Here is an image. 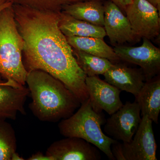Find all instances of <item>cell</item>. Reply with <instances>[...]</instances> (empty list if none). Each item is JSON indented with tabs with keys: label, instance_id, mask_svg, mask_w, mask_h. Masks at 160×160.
I'll return each instance as SVG.
<instances>
[{
	"label": "cell",
	"instance_id": "1",
	"mask_svg": "<svg viewBox=\"0 0 160 160\" xmlns=\"http://www.w3.org/2000/svg\"><path fill=\"white\" fill-rule=\"evenodd\" d=\"M18 29L24 41L23 64L27 71L40 70L60 80L82 103L89 95L87 76L59 27L61 11L12 5Z\"/></svg>",
	"mask_w": 160,
	"mask_h": 160
},
{
	"label": "cell",
	"instance_id": "2",
	"mask_svg": "<svg viewBox=\"0 0 160 160\" xmlns=\"http://www.w3.org/2000/svg\"><path fill=\"white\" fill-rule=\"evenodd\" d=\"M27 84L32 102L29 108L42 122H56L71 116L81 105L62 82L46 72H28Z\"/></svg>",
	"mask_w": 160,
	"mask_h": 160
},
{
	"label": "cell",
	"instance_id": "3",
	"mask_svg": "<svg viewBox=\"0 0 160 160\" xmlns=\"http://www.w3.org/2000/svg\"><path fill=\"white\" fill-rule=\"evenodd\" d=\"M24 47L12 5L0 11V77L5 81L26 85L28 72L23 62Z\"/></svg>",
	"mask_w": 160,
	"mask_h": 160
},
{
	"label": "cell",
	"instance_id": "4",
	"mask_svg": "<svg viewBox=\"0 0 160 160\" xmlns=\"http://www.w3.org/2000/svg\"><path fill=\"white\" fill-rule=\"evenodd\" d=\"M104 122L102 112L93 110L89 98L81 103L77 111L71 116L60 121L58 127L60 133L65 137L83 139L102 152L109 159L115 160L111 146L117 140L103 132L102 126Z\"/></svg>",
	"mask_w": 160,
	"mask_h": 160
},
{
	"label": "cell",
	"instance_id": "5",
	"mask_svg": "<svg viewBox=\"0 0 160 160\" xmlns=\"http://www.w3.org/2000/svg\"><path fill=\"white\" fill-rule=\"evenodd\" d=\"M125 11L132 30L138 37L151 41L159 37L160 11L148 0H132Z\"/></svg>",
	"mask_w": 160,
	"mask_h": 160
},
{
	"label": "cell",
	"instance_id": "6",
	"mask_svg": "<svg viewBox=\"0 0 160 160\" xmlns=\"http://www.w3.org/2000/svg\"><path fill=\"white\" fill-rule=\"evenodd\" d=\"M141 46H115L113 49L120 60L140 66L146 81H149L160 72V49L150 40L143 38Z\"/></svg>",
	"mask_w": 160,
	"mask_h": 160
},
{
	"label": "cell",
	"instance_id": "7",
	"mask_svg": "<svg viewBox=\"0 0 160 160\" xmlns=\"http://www.w3.org/2000/svg\"><path fill=\"white\" fill-rule=\"evenodd\" d=\"M106 120L104 132L109 137L123 142L132 139L142 121L141 110L136 101L126 102Z\"/></svg>",
	"mask_w": 160,
	"mask_h": 160
},
{
	"label": "cell",
	"instance_id": "8",
	"mask_svg": "<svg viewBox=\"0 0 160 160\" xmlns=\"http://www.w3.org/2000/svg\"><path fill=\"white\" fill-rule=\"evenodd\" d=\"M105 16L104 27L112 45L124 46L126 43L134 44L141 38L133 32L127 18L122 10L111 0L104 4Z\"/></svg>",
	"mask_w": 160,
	"mask_h": 160
},
{
	"label": "cell",
	"instance_id": "9",
	"mask_svg": "<svg viewBox=\"0 0 160 160\" xmlns=\"http://www.w3.org/2000/svg\"><path fill=\"white\" fill-rule=\"evenodd\" d=\"M152 122L143 116L138 130L129 142L122 143L125 160H157V146Z\"/></svg>",
	"mask_w": 160,
	"mask_h": 160
},
{
	"label": "cell",
	"instance_id": "10",
	"mask_svg": "<svg viewBox=\"0 0 160 160\" xmlns=\"http://www.w3.org/2000/svg\"><path fill=\"white\" fill-rule=\"evenodd\" d=\"M99 149L76 137H66L52 143L46 154L52 160H100Z\"/></svg>",
	"mask_w": 160,
	"mask_h": 160
},
{
	"label": "cell",
	"instance_id": "11",
	"mask_svg": "<svg viewBox=\"0 0 160 160\" xmlns=\"http://www.w3.org/2000/svg\"><path fill=\"white\" fill-rule=\"evenodd\" d=\"M86 83L91 106L95 111H106L109 115L118 110L123 104L120 98L121 90L98 76L87 77Z\"/></svg>",
	"mask_w": 160,
	"mask_h": 160
},
{
	"label": "cell",
	"instance_id": "12",
	"mask_svg": "<svg viewBox=\"0 0 160 160\" xmlns=\"http://www.w3.org/2000/svg\"><path fill=\"white\" fill-rule=\"evenodd\" d=\"M29 94L28 88L13 81L0 84V119L15 120L18 112L26 114L25 104Z\"/></svg>",
	"mask_w": 160,
	"mask_h": 160
},
{
	"label": "cell",
	"instance_id": "13",
	"mask_svg": "<svg viewBox=\"0 0 160 160\" xmlns=\"http://www.w3.org/2000/svg\"><path fill=\"white\" fill-rule=\"evenodd\" d=\"M105 81L121 91L137 95L146 82L142 70L119 62L113 63L103 74Z\"/></svg>",
	"mask_w": 160,
	"mask_h": 160
},
{
	"label": "cell",
	"instance_id": "14",
	"mask_svg": "<svg viewBox=\"0 0 160 160\" xmlns=\"http://www.w3.org/2000/svg\"><path fill=\"white\" fill-rule=\"evenodd\" d=\"M135 97L139 106L141 115L146 116L158 124L160 111V74L146 81Z\"/></svg>",
	"mask_w": 160,
	"mask_h": 160
},
{
	"label": "cell",
	"instance_id": "15",
	"mask_svg": "<svg viewBox=\"0 0 160 160\" xmlns=\"http://www.w3.org/2000/svg\"><path fill=\"white\" fill-rule=\"evenodd\" d=\"M102 0L80 1L63 6L61 11L78 19L104 26L105 7Z\"/></svg>",
	"mask_w": 160,
	"mask_h": 160
},
{
	"label": "cell",
	"instance_id": "16",
	"mask_svg": "<svg viewBox=\"0 0 160 160\" xmlns=\"http://www.w3.org/2000/svg\"><path fill=\"white\" fill-rule=\"evenodd\" d=\"M59 27L66 37H95L104 39L106 36L104 27L78 19L61 11Z\"/></svg>",
	"mask_w": 160,
	"mask_h": 160
},
{
	"label": "cell",
	"instance_id": "17",
	"mask_svg": "<svg viewBox=\"0 0 160 160\" xmlns=\"http://www.w3.org/2000/svg\"><path fill=\"white\" fill-rule=\"evenodd\" d=\"M72 49L89 54L105 58L112 63L121 61L114 49L107 45L104 39L95 37H66Z\"/></svg>",
	"mask_w": 160,
	"mask_h": 160
},
{
	"label": "cell",
	"instance_id": "18",
	"mask_svg": "<svg viewBox=\"0 0 160 160\" xmlns=\"http://www.w3.org/2000/svg\"><path fill=\"white\" fill-rule=\"evenodd\" d=\"M73 52L79 66L87 77L103 75L113 64L105 58L89 54L84 52L73 49Z\"/></svg>",
	"mask_w": 160,
	"mask_h": 160
},
{
	"label": "cell",
	"instance_id": "19",
	"mask_svg": "<svg viewBox=\"0 0 160 160\" xmlns=\"http://www.w3.org/2000/svg\"><path fill=\"white\" fill-rule=\"evenodd\" d=\"M17 148L15 132L11 124L0 119V160H11Z\"/></svg>",
	"mask_w": 160,
	"mask_h": 160
},
{
	"label": "cell",
	"instance_id": "20",
	"mask_svg": "<svg viewBox=\"0 0 160 160\" xmlns=\"http://www.w3.org/2000/svg\"><path fill=\"white\" fill-rule=\"evenodd\" d=\"M12 4L42 10L60 11L63 6L86 0H9Z\"/></svg>",
	"mask_w": 160,
	"mask_h": 160
},
{
	"label": "cell",
	"instance_id": "21",
	"mask_svg": "<svg viewBox=\"0 0 160 160\" xmlns=\"http://www.w3.org/2000/svg\"><path fill=\"white\" fill-rule=\"evenodd\" d=\"M111 150L115 159L116 160H125L123 155L122 143L117 141L113 143L111 146Z\"/></svg>",
	"mask_w": 160,
	"mask_h": 160
},
{
	"label": "cell",
	"instance_id": "22",
	"mask_svg": "<svg viewBox=\"0 0 160 160\" xmlns=\"http://www.w3.org/2000/svg\"><path fill=\"white\" fill-rule=\"evenodd\" d=\"M28 160H52L51 158L49 157L46 154L44 155L41 152H38L36 153L32 154L31 156L28 158Z\"/></svg>",
	"mask_w": 160,
	"mask_h": 160
},
{
	"label": "cell",
	"instance_id": "23",
	"mask_svg": "<svg viewBox=\"0 0 160 160\" xmlns=\"http://www.w3.org/2000/svg\"><path fill=\"white\" fill-rule=\"evenodd\" d=\"M121 9L125 11L126 6L132 2V0H111Z\"/></svg>",
	"mask_w": 160,
	"mask_h": 160
},
{
	"label": "cell",
	"instance_id": "24",
	"mask_svg": "<svg viewBox=\"0 0 160 160\" xmlns=\"http://www.w3.org/2000/svg\"><path fill=\"white\" fill-rule=\"evenodd\" d=\"M12 5V3L9 0H0V11L6 7ZM2 82H0V84Z\"/></svg>",
	"mask_w": 160,
	"mask_h": 160
},
{
	"label": "cell",
	"instance_id": "25",
	"mask_svg": "<svg viewBox=\"0 0 160 160\" xmlns=\"http://www.w3.org/2000/svg\"><path fill=\"white\" fill-rule=\"evenodd\" d=\"M153 6H155L160 11V0H148Z\"/></svg>",
	"mask_w": 160,
	"mask_h": 160
},
{
	"label": "cell",
	"instance_id": "26",
	"mask_svg": "<svg viewBox=\"0 0 160 160\" xmlns=\"http://www.w3.org/2000/svg\"><path fill=\"white\" fill-rule=\"evenodd\" d=\"M25 159L21 157V156L17 153L16 152H15L14 154L12 155V157L11 160H24Z\"/></svg>",
	"mask_w": 160,
	"mask_h": 160
}]
</instances>
